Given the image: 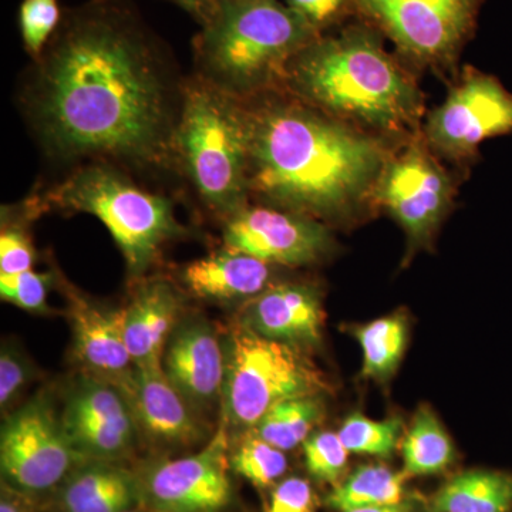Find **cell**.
Listing matches in <instances>:
<instances>
[{
  "label": "cell",
  "mask_w": 512,
  "mask_h": 512,
  "mask_svg": "<svg viewBox=\"0 0 512 512\" xmlns=\"http://www.w3.org/2000/svg\"><path fill=\"white\" fill-rule=\"evenodd\" d=\"M185 80L130 3L90 0L63 13L20 80L18 103L50 163L175 173Z\"/></svg>",
  "instance_id": "6da1fadb"
},
{
  "label": "cell",
  "mask_w": 512,
  "mask_h": 512,
  "mask_svg": "<svg viewBox=\"0 0 512 512\" xmlns=\"http://www.w3.org/2000/svg\"><path fill=\"white\" fill-rule=\"evenodd\" d=\"M249 194L318 221L346 217L376 195L389 156L377 138L284 89L242 100Z\"/></svg>",
  "instance_id": "7a4b0ae2"
},
{
  "label": "cell",
  "mask_w": 512,
  "mask_h": 512,
  "mask_svg": "<svg viewBox=\"0 0 512 512\" xmlns=\"http://www.w3.org/2000/svg\"><path fill=\"white\" fill-rule=\"evenodd\" d=\"M282 89L367 133H402L423 110L416 84L365 28L316 37L289 62Z\"/></svg>",
  "instance_id": "3957f363"
},
{
  "label": "cell",
  "mask_w": 512,
  "mask_h": 512,
  "mask_svg": "<svg viewBox=\"0 0 512 512\" xmlns=\"http://www.w3.org/2000/svg\"><path fill=\"white\" fill-rule=\"evenodd\" d=\"M322 35L282 0H220L194 40V76L239 100L282 89L286 67Z\"/></svg>",
  "instance_id": "277c9868"
},
{
  "label": "cell",
  "mask_w": 512,
  "mask_h": 512,
  "mask_svg": "<svg viewBox=\"0 0 512 512\" xmlns=\"http://www.w3.org/2000/svg\"><path fill=\"white\" fill-rule=\"evenodd\" d=\"M32 194L42 212H83L101 221L123 254L131 278L146 274L165 245L185 234L173 200L147 190L116 164L76 165Z\"/></svg>",
  "instance_id": "5b68a950"
},
{
  "label": "cell",
  "mask_w": 512,
  "mask_h": 512,
  "mask_svg": "<svg viewBox=\"0 0 512 512\" xmlns=\"http://www.w3.org/2000/svg\"><path fill=\"white\" fill-rule=\"evenodd\" d=\"M175 174L222 218L251 202L247 114L242 100L192 76L184 86L174 138Z\"/></svg>",
  "instance_id": "8992f818"
},
{
  "label": "cell",
  "mask_w": 512,
  "mask_h": 512,
  "mask_svg": "<svg viewBox=\"0 0 512 512\" xmlns=\"http://www.w3.org/2000/svg\"><path fill=\"white\" fill-rule=\"evenodd\" d=\"M224 384L225 419L255 427L275 404L319 396L325 382L295 346L242 325L232 332Z\"/></svg>",
  "instance_id": "52a82bcc"
},
{
  "label": "cell",
  "mask_w": 512,
  "mask_h": 512,
  "mask_svg": "<svg viewBox=\"0 0 512 512\" xmlns=\"http://www.w3.org/2000/svg\"><path fill=\"white\" fill-rule=\"evenodd\" d=\"M485 0H355V6L413 60L456 59Z\"/></svg>",
  "instance_id": "ba28073f"
},
{
  "label": "cell",
  "mask_w": 512,
  "mask_h": 512,
  "mask_svg": "<svg viewBox=\"0 0 512 512\" xmlns=\"http://www.w3.org/2000/svg\"><path fill=\"white\" fill-rule=\"evenodd\" d=\"M79 457L45 397L30 400L3 424L0 467L3 477L20 491L43 493L56 487Z\"/></svg>",
  "instance_id": "9c48e42d"
},
{
  "label": "cell",
  "mask_w": 512,
  "mask_h": 512,
  "mask_svg": "<svg viewBox=\"0 0 512 512\" xmlns=\"http://www.w3.org/2000/svg\"><path fill=\"white\" fill-rule=\"evenodd\" d=\"M508 134L512 94L500 80L474 69H467L424 126L427 144L453 160L471 157L484 141Z\"/></svg>",
  "instance_id": "30bf717a"
},
{
  "label": "cell",
  "mask_w": 512,
  "mask_h": 512,
  "mask_svg": "<svg viewBox=\"0 0 512 512\" xmlns=\"http://www.w3.org/2000/svg\"><path fill=\"white\" fill-rule=\"evenodd\" d=\"M222 242L224 248L289 268L322 261L333 245L322 221L251 202L224 221Z\"/></svg>",
  "instance_id": "8fae6325"
},
{
  "label": "cell",
  "mask_w": 512,
  "mask_h": 512,
  "mask_svg": "<svg viewBox=\"0 0 512 512\" xmlns=\"http://www.w3.org/2000/svg\"><path fill=\"white\" fill-rule=\"evenodd\" d=\"M451 195L450 177L420 141L389 157L376 188V197L416 245L433 237Z\"/></svg>",
  "instance_id": "7c38bea8"
},
{
  "label": "cell",
  "mask_w": 512,
  "mask_h": 512,
  "mask_svg": "<svg viewBox=\"0 0 512 512\" xmlns=\"http://www.w3.org/2000/svg\"><path fill=\"white\" fill-rule=\"evenodd\" d=\"M228 420L207 447L148 471L144 490L158 512H217L229 503Z\"/></svg>",
  "instance_id": "4fadbf2b"
},
{
  "label": "cell",
  "mask_w": 512,
  "mask_h": 512,
  "mask_svg": "<svg viewBox=\"0 0 512 512\" xmlns=\"http://www.w3.org/2000/svg\"><path fill=\"white\" fill-rule=\"evenodd\" d=\"M62 421L80 456H120L136 434V419L127 400L106 379H84L70 394Z\"/></svg>",
  "instance_id": "5bb4252c"
},
{
  "label": "cell",
  "mask_w": 512,
  "mask_h": 512,
  "mask_svg": "<svg viewBox=\"0 0 512 512\" xmlns=\"http://www.w3.org/2000/svg\"><path fill=\"white\" fill-rule=\"evenodd\" d=\"M111 383L123 393L136 423L154 439L165 443L197 439L200 431L187 399L165 375L163 365H134Z\"/></svg>",
  "instance_id": "9a60e30c"
},
{
  "label": "cell",
  "mask_w": 512,
  "mask_h": 512,
  "mask_svg": "<svg viewBox=\"0 0 512 512\" xmlns=\"http://www.w3.org/2000/svg\"><path fill=\"white\" fill-rule=\"evenodd\" d=\"M323 308L315 286L269 285L245 309L244 326L264 338L301 349L322 339Z\"/></svg>",
  "instance_id": "2e32d148"
},
{
  "label": "cell",
  "mask_w": 512,
  "mask_h": 512,
  "mask_svg": "<svg viewBox=\"0 0 512 512\" xmlns=\"http://www.w3.org/2000/svg\"><path fill=\"white\" fill-rule=\"evenodd\" d=\"M163 367L178 392L198 404L214 402L227 376L220 340L205 323H190L178 329L168 345Z\"/></svg>",
  "instance_id": "e0dca14e"
},
{
  "label": "cell",
  "mask_w": 512,
  "mask_h": 512,
  "mask_svg": "<svg viewBox=\"0 0 512 512\" xmlns=\"http://www.w3.org/2000/svg\"><path fill=\"white\" fill-rule=\"evenodd\" d=\"M70 319L74 352L87 369L100 375V379L114 382L134 366L124 339L123 309L99 308L70 292Z\"/></svg>",
  "instance_id": "ac0fdd59"
},
{
  "label": "cell",
  "mask_w": 512,
  "mask_h": 512,
  "mask_svg": "<svg viewBox=\"0 0 512 512\" xmlns=\"http://www.w3.org/2000/svg\"><path fill=\"white\" fill-rule=\"evenodd\" d=\"M271 278V265L228 248L195 259L181 272L192 295L218 302L251 301L271 285Z\"/></svg>",
  "instance_id": "d6986e66"
},
{
  "label": "cell",
  "mask_w": 512,
  "mask_h": 512,
  "mask_svg": "<svg viewBox=\"0 0 512 512\" xmlns=\"http://www.w3.org/2000/svg\"><path fill=\"white\" fill-rule=\"evenodd\" d=\"M180 311V296L170 282H144L123 309L124 339L134 365H163L165 339Z\"/></svg>",
  "instance_id": "ffe728a7"
},
{
  "label": "cell",
  "mask_w": 512,
  "mask_h": 512,
  "mask_svg": "<svg viewBox=\"0 0 512 512\" xmlns=\"http://www.w3.org/2000/svg\"><path fill=\"white\" fill-rule=\"evenodd\" d=\"M138 485L123 468L94 464L74 474L60 494L62 512H123L131 510Z\"/></svg>",
  "instance_id": "44dd1931"
},
{
  "label": "cell",
  "mask_w": 512,
  "mask_h": 512,
  "mask_svg": "<svg viewBox=\"0 0 512 512\" xmlns=\"http://www.w3.org/2000/svg\"><path fill=\"white\" fill-rule=\"evenodd\" d=\"M512 476L504 471L458 474L436 494L429 512H511Z\"/></svg>",
  "instance_id": "7402d4cb"
},
{
  "label": "cell",
  "mask_w": 512,
  "mask_h": 512,
  "mask_svg": "<svg viewBox=\"0 0 512 512\" xmlns=\"http://www.w3.org/2000/svg\"><path fill=\"white\" fill-rule=\"evenodd\" d=\"M406 474L396 473L380 464L357 468L328 497V505L338 512L386 507L402 503Z\"/></svg>",
  "instance_id": "603a6c76"
},
{
  "label": "cell",
  "mask_w": 512,
  "mask_h": 512,
  "mask_svg": "<svg viewBox=\"0 0 512 512\" xmlns=\"http://www.w3.org/2000/svg\"><path fill=\"white\" fill-rule=\"evenodd\" d=\"M402 453L406 476H431L453 463V441L430 407H421L414 416Z\"/></svg>",
  "instance_id": "cb8c5ba5"
},
{
  "label": "cell",
  "mask_w": 512,
  "mask_h": 512,
  "mask_svg": "<svg viewBox=\"0 0 512 512\" xmlns=\"http://www.w3.org/2000/svg\"><path fill=\"white\" fill-rule=\"evenodd\" d=\"M363 352L362 375L386 382L396 373L407 345V319L400 313L373 320L355 330Z\"/></svg>",
  "instance_id": "d4e9b609"
},
{
  "label": "cell",
  "mask_w": 512,
  "mask_h": 512,
  "mask_svg": "<svg viewBox=\"0 0 512 512\" xmlns=\"http://www.w3.org/2000/svg\"><path fill=\"white\" fill-rule=\"evenodd\" d=\"M322 414L323 403L319 396L285 400L266 412L256 424L255 433L279 450H293L311 436Z\"/></svg>",
  "instance_id": "484cf974"
},
{
  "label": "cell",
  "mask_w": 512,
  "mask_h": 512,
  "mask_svg": "<svg viewBox=\"0 0 512 512\" xmlns=\"http://www.w3.org/2000/svg\"><path fill=\"white\" fill-rule=\"evenodd\" d=\"M42 214L36 198L30 194L25 201L2 208L0 234V275H16L32 271L36 251L28 232V222Z\"/></svg>",
  "instance_id": "4316f807"
},
{
  "label": "cell",
  "mask_w": 512,
  "mask_h": 512,
  "mask_svg": "<svg viewBox=\"0 0 512 512\" xmlns=\"http://www.w3.org/2000/svg\"><path fill=\"white\" fill-rule=\"evenodd\" d=\"M339 437L349 453L389 457L400 441L402 421L399 419L373 420L355 413L343 421Z\"/></svg>",
  "instance_id": "83f0119b"
},
{
  "label": "cell",
  "mask_w": 512,
  "mask_h": 512,
  "mask_svg": "<svg viewBox=\"0 0 512 512\" xmlns=\"http://www.w3.org/2000/svg\"><path fill=\"white\" fill-rule=\"evenodd\" d=\"M235 471L256 487H268L284 476L288 468L285 451L279 450L258 434H252L239 444L231 457Z\"/></svg>",
  "instance_id": "f1b7e54d"
},
{
  "label": "cell",
  "mask_w": 512,
  "mask_h": 512,
  "mask_svg": "<svg viewBox=\"0 0 512 512\" xmlns=\"http://www.w3.org/2000/svg\"><path fill=\"white\" fill-rule=\"evenodd\" d=\"M59 0H23L19 6V30L30 59L42 55L62 22Z\"/></svg>",
  "instance_id": "f546056e"
},
{
  "label": "cell",
  "mask_w": 512,
  "mask_h": 512,
  "mask_svg": "<svg viewBox=\"0 0 512 512\" xmlns=\"http://www.w3.org/2000/svg\"><path fill=\"white\" fill-rule=\"evenodd\" d=\"M303 454L309 473L320 481L336 483L345 473L349 451L339 434L332 431L311 434L303 443Z\"/></svg>",
  "instance_id": "4dcf8cb0"
},
{
  "label": "cell",
  "mask_w": 512,
  "mask_h": 512,
  "mask_svg": "<svg viewBox=\"0 0 512 512\" xmlns=\"http://www.w3.org/2000/svg\"><path fill=\"white\" fill-rule=\"evenodd\" d=\"M50 284L52 275L37 274L33 269L22 274L0 275V296L25 311L46 312Z\"/></svg>",
  "instance_id": "1f68e13d"
},
{
  "label": "cell",
  "mask_w": 512,
  "mask_h": 512,
  "mask_svg": "<svg viewBox=\"0 0 512 512\" xmlns=\"http://www.w3.org/2000/svg\"><path fill=\"white\" fill-rule=\"evenodd\" d=\"M282 2L319 33L338 22L348 12L350 5H355V0H282Z\"/></svg>",
  "instance_id": "d6a6232c"
},
{
  "label": "cell",
  "mask_w": 512,
  "mask_h": 512,
  "mask_svg": "<svg viewBox=\"0 0 512 512\" xmlns=\"http://www.w3.org/2000/svg\"><path fill=\"white\" fill-rule=\"evenodd\" d=\"M311 484L299 477L286 478L272 491L268 512H315Z\"/></svg>",
  "instance_id": "836d02e7"
},
{
  "label": "cell",
  "mask_w": 512,
  "mask_h": 512,
  "mask_svg": "<svg viewBox=\"0 0 512 512\" xmlns=\"http://www.w3.org/2000/svg\"><path fill=\"white\" fill-rule=\"evenodd\" d=\"M29 365L16 350L6 348L0 355V404L2 409L15 400L29 382Z\"/></svg>",
  "instance_id": "e575fe53"
},
{
  "label": "cell",
  "mask_w": 512,
  "mask_h": 512,
  "mask_svg": "<svg viewBox=\"0 0 512 512\" xmlns=\"http://www.w3.org/2000/svg\"><path fill=\"white\" fill-rule=\"evenodd\" d=\"M191 16L200 26L210 22L220 0H168Z\"/></svg>",
  "instance_id": "d590c367"
},
{
  "label": "cell",
  "mask_w": 512,
  "mask_h": 512,
  "mask_svg": "<svg viewBox=\"0 0 512 512\" xmlns=\"http://www.w3.org/2000/svg\"><path fill=\"white\" fill-rule=\"evenodd\" d=\"M352 512H407L406 508L402 507V505H386V507H372V508H363V510H356Z\"/></svg>",
  "instance_id": "8d00e7d4"
},
{
  "label": "cell",
  "mask_w": 512,
  "mask_h": 512,
  "mask_svg": "<svg viewBox=\"0 0 512 512\" xmlns=\"http://www.w3.org/2000/svg\"><path fill=\"white\" fill-rule=\"evenodd\" d=\"M0 512H23V510L18 501L12 500V498H2Z\"/></svg>",
  "instance_id": "74e56055"
},
{
  "label": "cell",
  "mask_w": 512,
  "mask_h": 512,
  "mask_svg": "<svg viewBox=\"0 0 512 512\" xmlns=\"http://www.w3.org/2000/svg\"><path fill=\"white\" fill-rule=\"evenodd\" d=\"M123 512H138V511L127 510V511H123Z\"/></svg>",
  "instance_id": "f35d334b"
}]
</instances>
